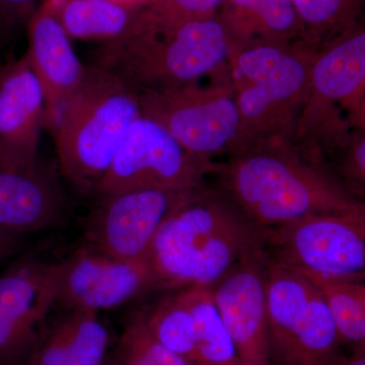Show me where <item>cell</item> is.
<instances>
[{"label": "cell", "mask_w": 365, "mask_h": 365, "mask_svg": "<svg viewBox=\"0 0 365 365\" xmlns=\"http://www.w3.org/2000/svg\"><path fill=\"white\" fill-rule=\"evenodd\" d=\"M257 227L222 190L203 186L158 228L148 252L153 288L212 287L246 255L262 248Z\"/></svg>", "instance_id": "obj_1"}, {"label": "cell", "mask_w": 365, "mask_h": 365, "mask_svg": "<svg viewBox=\"0 0 365 365\" xmlns=\"http://www.w3.org/2000/svg\"><path fill=\"white\" fill-rule=\"evenodd\" d=\"M216 176L220 189L260 228L365 206L346 191L328 168L285 141L235 151Z\"/></svg>", "instance_id": "obj_2"}, {"label": "cell", "mask_w": 365, "mask_h": 365, "mask_svg": "<svg viewBox=\"0 0 365 365\" xmlns=\"http://www.w3.org/2000/svg\"><path fill=\"white\" fill-rule=\"evenodd\" d=\"M232 44L220 13L175 25L150 23L137 14L122 37L101 46L93 66L137 91L175 90L230 71Z\"/></svg>", "instance_id": "obj_3"}, {"label": "cell", "mask_w": 365, "mask_h": 365, "mask_svg": "<svg viewBox=\"0 0 365 365\" xmlns=\"http://www.w3.org/2000/svg\"><path fill=\"white\" fill-rule=\"evenodd\" d=\"M314 54L302 41H232L228 67L241 121L237 150L269 141L294 143Z\"/></svg>", "instance_id": "obj_4"}, {"label": "cell", "mask_w": 365, "mask_h": 365, "mask_svg": "<svg viewBox=\"0 0 365 365\" xmlns=\"http://www.w3.org/2000/svg\"><path fill=\"white\" fill-rule=\"evenodd\" d=\"M138 91L95 66L67 98L49 127L61 174L83 192H96L134 122Z\"/></svg>", "instance_id": "obj_5"}, {"label": "cell", "mask_w": 365, "mask_h": 365, "mask_svg": "<svg viewBox=\"0 0 365 365\" xmlns=\"http://www.w3.org/2000/svg\"><path fill=\"white\" fill-rule=\"evenodd\" d=\"M364 117L365 32L359 24L314 54L294 144L327 167V157L337 155L355 129H365Z\"/></svg>", "instance_id": "obj_6"}, {"label": "cell", "mask_w": 365, "mask_h": 365, "mask_svg": "<svg viewBox=\"0 0 365 365\" xmlns=\"http://www.w3.org/2000/svg\"><path fill=\"white\" fill-rule=\"evenodd\" d=\"M141 115L162 125L191 155L215 160L237 150L241 121L230 71L208 85L138 91Z\"/></svg>", "instance_id": "obj_7"}, {"label": "cell", "mask_w": 365, "mask_h": 365, "mask_svg": "<svg viewBox=\"0 0 365 365\" xmlns=\"http://www.w3.org/2000/svg\"><path fill=\"white\" fill-rule=\"evenodd\" d=\"M262 253L290 270L364 281L365 206L264 228Z\"/></svg>", "instance_id": "obj_8"}, {"label": "cell", "mask_w": 365, "mask_h": 365, "mask_svg": "<svg viewBox=\"0 0 365 365\" xmlns=\"http://www.w3.org/2000/svg\"><path fill=\"white\" fill-rule=\"evenodd\" d=\"M222 163L191 155L162 125L141 115L98 185V197L136 190H190L217 175Z\"/></svg>", "instance_id": "obj_9"}, {"label": "cell", "mask_w": 365, "mask_h": 365, "mask_svg": "<svg viewBox=\"0 0 365 365\" xmlns=\"http://www.w3.org/2000/svg\"><path fill=\"white\" fill-rule=\"evenodd\" d=\"M60 263L25 259L0 275V365H24L56 304Z\"/></svg>", "instance_id": "obj_10"}, {"label": "cell", "mask_w": 365, "mask_h": 365, "mask_svg": "<svg viewBox=\"0 0 365 365\" xmlns=\"http://www.w3.org/2000/svg\"><path fill=\"white\" fill-rule=\"evenodd\" d=\"M193 190H136L100 197L86 230L88 246L118 260H146L158 228Z\"/></svg>", "instance_id": "obj_11"}, {"label": "cell", "mask_w": 365, "mask_h": 365, "mask_svg": "<svg viewBox=\"0 0 365 365\" xmlns=\"http://www.w3.org/2000/svg\"><path fill=\"white\" fill-rule=\"evenodd\" d=\"M266 268L255 250L209 287L241 365H270Z\"/></svg>", "instance_id": "obj_12"}, {"label": "cell", "mask_w": 365, "mask_h": 365, "mask_svg": "<svg viewBox=\"0 0 365 365\" xmlns=\"http://www.w3.org/2000/svg\"><path fill=\"white\" fill-rule=\"evenodd\" d=\"M60 263L56 304L98 313L115 309L153 288L148 261H122L81 247Z\"/></svg>", "instance_id": "obj_13"}, {"label": "cell", "mask_w": 365, "mask_h": 365, "mask_svg": "<svg viewBox=\"0 0 365 365\" xmlns=\"http://www.w3.org/2000/svg\"><path fill=\"white\" fill-rule=\"evenodd\" d=\"M66 201L52 170L0 157V230L23 235L58 225Z\"/></svg>", "instance_id": "obj_14"}, {"label": "cell", "mask_w": 365, "mask_h": 365, "mask_svg": "<svg viewBox=\"0 0 365 365\" xmlns=\"http://www.w3.org/2000/svg\"><path fill=\"white\" fill-rule=\"evenodd\" d=\"M46 103L26 55L0 69V157L33 165L39 163Z\"/></svg>", "instance_id": "obj_15"}, {"label": "cell", "mask_w": 365, "mask_h": 365, "mask_svg": "<svg viewBox=\"0 0 365 365\" xmlns=\"http://www.w3.org/2000/svg\"><path fill=\"white\" fill-rule=\"evenodd\" d=\"M28 32L26 57L44 93L45 126L49 128L62 105L85 78L86 66L57 20L53 0H47L35 11L28 23Z\"/></svg>", "instance_id": "obj_16"}, {"label": "cell", "mask_w": 365, "mask_h": 365, "mask_svg": "<svg viewBox=\"0 0 365 365\" xmlns=\"http://www.w3.org/2000/svg\"><path fill=\"white\" fill-rule=\"evenodd\" d=\"M311 288L312 283L302 274L267 263L266 299L270 365H292L295 350L306 329Z\"/></svg>", "instance_id": "obj_17"}, {"label": "cell", "mask_w": 365, "mask_h": 365, "mask_svg": "<svg viewBox=\"0 0 365 365\" xmlns=\"http://www.w3.org/2000/svg\"><path fill=\"white\" fill-rule=\"evenodd\" d=\"M110 340L98 313L66 309L46 324L24 365H104Z\"/></svg>", "instance_id": "obj_18"}, {"label": "cell", "mask_w": 365, "mask_h": 365, "mask_svg": "<svg viewBox=\"0 0 365 365\" xmlns=\"http://www.w3.org/2000/svg\"><path fill=\"white\" fill-rule=\"evenodd\" d=\"M220 14L235 42L302 41V25L292 0H227Z\"/></svg>", "instance_id": "obj_19"}, {"label": "cell", "mask_w": 365, "mask_h": 365, "mask_svg": "<svg viewBox=\"0 0 365 365\" xmlns=\"http://www.w3.org/2000/svg\"><path fill=\"white\" fill-rule=\"evenodd\" d=\"M140 9L115 0H62L54 13L71 39L106 43L119 39Z\"/></svg>", "instance_id": "obj_20"}, {"label": "cell", "mask_w": 365, "mask_h": 365, "mask_svg": "<svg viewBox=\"0 0 365 365\" xmlns=\"http://www.w3.org/2000/svg\"><path fill=\"white\" fill-rule=\"evenodd\" d=\"M297 272L304 275L323 297L337 329L341 344L349 346L353 352L364 351V281L327 277L307 271Z\"/></svg>", "instance_id": "obj_21"}, {"label": "cell", "mask_w": 365, "mask_h": 365, "mask_svg": "<svg viewBox=\"0 0 365 365\" xmlns=\"http://www.w3.org/2000/svg\"><path fill=\"white\" fill-rule=\"evenodd\" d=\"M181 290L195 322L196 347L192 365H241L209 288Z\"/></svg>", "instance_id": "obj_22"}, {"label": "cell", "mask_w": 365, "mask_h": 365, "mask_svg": "<svg viewBox=\"0 0 365 365\" xmlns=\"http://www.w3.org/2000/svg\"><path fill=\"white\" fill-rule=\"evenodd\" d=\"M140 312L151 335L192 365L196 347L195 322L181 290L165 295L150 309Z\"/></svg>", "instance_id": "obj_23"}, {"label": "cell", "mask_w": 365, "mask_h": 365, "mask_svg": "<svg viewBox=\"0 0 365 365\" xmlns=\"http://www.w3.org/2000/svg\"><path fill=\"white\" fill-rule=\"evenodd\" d=\"M302 41L317 52L336 36L359 25L362 0H292Z\"/></svg>", "instance_id": "obj_24"}, {"label": "cell", "mask_w": 365, "mask_h": 365, "mask_svg": "<svg viewBox=\"0 0 365 365\" xmlns=\"http://www.w3.org/2000/svg\"><path fill=\"white\" fill-rule=\"evenodd\" d=\"M104 365L189 364L151 335L138 311L127 319L116 346L108 353Z\"/></svg>", "instance_id": "obj_25"}, {"label": "cell", "mask_w": 365, "mask_h": 365, "mask_svg": "<svg viewBox=\"0 0 365 365\" xmlns=\"http://www.w3.org/2000/svg\"><path fill=\"white\" fill-rule=\"evenodd\" d=\"M227 0H153L141 7L138 18L160 25H175L220 13Z\"/></svg>", "instance_id": "obj_26"}, {"label": "cell", "mask_w": 365, "mask_h": 365, "mask_svg": "<svg viewBox=\"0 0 365 365\" xmlns=\"http://www.w3.org/2000/svg\"><path fill=\"white\" fill-rule=\"evenodd\" d=\"M340 160L334 172L350 195L364 202L365 195V129H355L338 153Z\"/></svg>", "instance_id": "obj_27"}, {"label": "cell", "mask_w": 365, "mask_h": 365, "mask_svg": "<svg viewBox=\"0 0 365 365\" xmlns=\"http://www.w3.org/2000/svg\"><path fill=\"white\" fill-rule=\"evenodd\" d=\"M35 4L36 0H0V44L30 21L37 11Z\"/></svg>", "instance_id": "obj_28"}, {"label": "cell", "mask_w": 365, "mask_h": 365, "mask_svg": "<svg viewBox=\"0 0 365 365\" xmlns=\"http://www.w3.org/2000/svg\"><path fill=\"white\" fill-rule=\"evenodd\" d=\"M23 239V235L0 230V263L20 249Z\"/></svg>", "instance_id": "obj_29"}, {"label": "cell", "mask_w": 365, "mask_h": 365, "mask_svg": "<svg viewBox=\"0 0 365 365\" xmlns=\"http://www.w3.org/2000/svg\"><path fill=\"white\" fill-rule=\"evenodd\" d=\"M332 365H365V350L353 352L350 356L342 354Z\"/></svg>", "instance_id": "obj_30"}, {"label": "cell", "mask_w": 365, "mask_h": 365, "mask_svg": "<svg viewBox=\"0 0 365 365\" xmlns=\"http://www.w3.org/2000/svg\"><path fill=\"white\" fill-rule=\"evenodd\" d=\"M1 67H2V66H1V64H0V69H1Z\"/></svg>", "instance_id": "obj_31"}]
</instances>
